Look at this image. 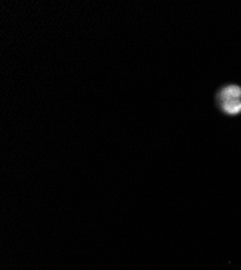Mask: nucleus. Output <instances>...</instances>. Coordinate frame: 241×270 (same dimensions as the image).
<instances>
[{"label":"nucleus","mask_w":241,"mask_h":270,"mask_svg":"<svg viewBox=\"0 0 241 270\" xmlns=\"http://www.w3.org/2000/svg\"><path fill=\"white\" fill-rule=\"evenodd\" d=\"M216 103L223 114L237 116L241 113V88L237 84H227L216 94Z\"/></svg>","instance_id":"1"}]
</instances>
